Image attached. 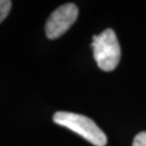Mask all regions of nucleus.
<instances>
[{
    "label": "nucleus",
    "instance_id": "nucleus-2",
    "mask_svg": "<svg viewBox=\"0 0 146 146\" xmlns=\"http://www.w3.org/2000/svg\"><path fill=\"white\" fill-rule=\"evenodd\" d=\"M94 60L100 69L104 72L114 70L120 61V46L115 31L110 28L105 29L100 35L92 38Z\"/></svg>",
    "mask_w": 146,
    "mask_h": 146
},
{
    "label": "nucleus",
    "instance_id": "nucleus-5",
    "mask_svg": "<svg viewBox=\"0 0 146 146\" xmlns=\"http://www.w3.org/2000/svg\"><path fill=\"white\" fill-rule=\"evenodd\" d=\"M132 146H146V132H140L136 134Z\"/></svg>",
    "mask_w": 146,
    "mask_h": 146
},
{
    "label": "nucleus",
    "instance_id": "nucleus-4",
    "mask_svg": "<svg viewBox=\"0 0 146 146\" xmlns=\"http://www.w3.org/2000/svg\"><path fill=\"white\" fill-rule=\"evenodd\" d=\"M12 7L10 0H0V23L8 16Z\"/></svg>",
    "mask_w": 146,
    "mask_h": 146
},
{
    "label": "nucleus",
    "instance_id": "nucleus-3",
    "mask_svg": "<svg viewBox=\"0 0 146 146\" xmlns=\"http://www.w3.org/2000/svg\"><path fill=\"white\" fill-rule=\"evenodd\" d=\"M78 17V8L74 3L58 7L49 16L46 23V35L49 39H56L65 34Z\"/></svg>",
    "mask_w": 146,
    "mask_h": 146
},
{
    "label": "nucleus",
    "instance_id": "nucleus-1",
    "mask_svg": "<svg viewBox=\"0 0 146 146\" xmlns=\"http://www.w3.org/2000/svg\"><path fill=\"white\" fill-rule=\"evenodd\" d=\"M53 121L56 125L74 131L95 146H105L107 143L104 132L87 116L69 111H58L53 115Z\"/></svg>",
    "mask_w": 146,
    "mask_h": 146
}]
</instances>
